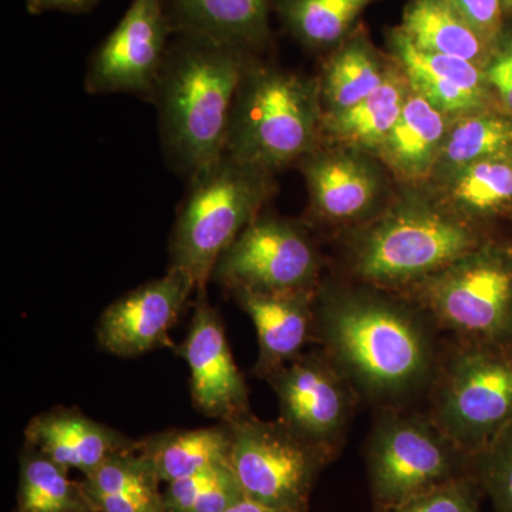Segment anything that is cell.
Segmentation results:
<instances>
[{
	"label": "cell",
	"mask_w": 512,
	"mask_h": 512,
	"mask_svg": "<svg viewBox=\"0 0 512 512\" xmlns=\"http://www.w3.org/2000/svg\"><path fill=\"white\" fill-rule=\"evenodd\" d=\"M247 52L180 33L154 92L167 157L188 180L220 160Z\"/></svg>",
	"instance_id": "cell-1"
},
{
	"label": "cell",
	"mask_w": 512,
	"mask_h": 512,
	"mask_svg": "<svg viewBox=\"0 0 512 512\" xmlns=\"http://www.w3.org/2000/svg\"><path fill=\"white\" fill-rule=\"evenodd\" d=\"M315 329L326 356L367 394L396 397L429 375L431 348L410 313L366 295L322 292Z\"/></svg>",
	"instance_id": "cell-2"
},
{
	"label": "cell",
	"mask_w": 512,
	"mask_h": 512,
	"mask_svg": "<svg viewBox=\"0 0 512 512\" xmlns=\"http://www.w3.org/2000/svg\"><path fill=\"white\" fill-rule=\"evenodd\" d=\"M322 116L318 84L248 62L229 114L225 154L268 173L278 170L312 153Z\"/></svg>",
	"instance_id": "cell-3"
},
{
	"label": "cell",
	"mask_w": 512,
	"mask_h": 512,
	"mask_svg": "<svg viewBox=\"0 0 512 512\" xmlns=\"http://www.w3.org/2000/svg\"><path fill=\"white\" fill-rule=\"evenodd\" d=\"M268 171L224 154L191 177L170 239V266L187 271L197 295H207L218 258L258 218Z\"/></svg>",
	"instance_id": "cell-4"
},
{
	"label": "cell",
	"mask_w": 512,
	"mask_h": 512,
	"mask_svg": "<svg viewBox=\"0 0 512 512\" xmlns=\"http://www.w3.org/2000/svg\"><path fill=\"white\" fill-rule=\"evenodd\" d=\"M366 461L375 512L473 474V460L439 427L417 417L380 420L370 437Z\"/></svg>",
	"instance_id": "cell-5"
},
{
	"label": "cell",
	"mask_w": 512,
	"mask_h": 512,
	"mask_svg": "<svg viewBox=\"0 0 512 512\" xmlns=\"http://www.w3.org/2000/svg\"><path fill=\"white\" fill-rule=\"evenodd\" d=\"M231 429V464L247 498L278 511L306 512L333 453L303 440L279 419L248 414Z\"/></svg>",
	"instance_id": "cell-6"
},
{
	"label": "cell",
	"mask_w": 512,
	"mask_h": 512,
	"mask_svg": "<svg viewBox=\"0 0 512 512\" xmlns=\"http://www.w3.org/2000/svg\"><path fill=\"white\" fill-rule=\"evenodd\" d=\"M473 232L446 214L426 207L404 208L376 225L357 249L356 271L377 284H403L473 254Z\"/></svg>",
	"instance_id": "cell-7"
},
{
	"label": "cell",
	"mask_w": 512,
	"mask_h": 512,
	"mask_svg": "<svg viewBox=\"0 0 512 512\" xmlns=\"http://www.w3.org/2000/svg\"><path fill=\"white\" fill-rule=\"evenodd\" d=\"M436 420L473 460L512 420V356L488 346L464 349L444 379Z\"/></svg>",
	"instance_id": "cell-8"
},
{
	"label": "cell",
	"mask_w": 512,
	"mask_h": 512,
	"mask_svg": "<svg viewBox=\"0 0 512 512\" xmlns=\"http://www.w3.org/2000/svg\"><path fill=\"white\" fill-rule=\"evenodd\" d=\"M318 252L301 228L278 218H255L218 258L211 282L227 291L289 293L315 288Z\"/></svg>",
	"instance_id": "cell-9"
},
{
	"label": "cell",
	"mask_w": 512,
	"mask_h": 512,
	"mask_svg": "<svg viewBox=\"0 0 512 512\" xmlns=\"http://www.w3.org/2000/svg\"><path fill=\"white\" fill-rule=\"evenodd\" d=\"M168 0H133L119 25L93 53L84 89L96 94H136L153 101L173 32Z\"/></svg>",
	"instance_id": "cell-10"
},
{
	"label": "cell",
	"mask_w": 512,
	"mask_h": 512,
	"mask_svg": "<svg viewBox=\"0 0 512 512\" xmlns=\"http://www.w3.org/2000/svg\"><path fill=\"white\" fill-rule=\"evenodd\" d=\"M427 305L447 328L485 342L512 328V269L488 255H467L430 282Z\"/></svg>",
	"instance_id": "cell-11"
},
{
	"label": "cell",
	"mask_w": 512,
	"mask_h": 512,
	"mask_svg": "<svg viewBox=\"0 0 512 512\" xmlns=\"http://www.w3.org/2000/svg\"><path fill=\"white\" fill-rule=\"evenodd\" d=\"M266 380L278 397L279 420L303 440L335 454L350 399L345 377L329 357L301 353Z\"/></svg>",
	"instance_id": "cell-12"
},
{
	"label": "cell",
	"mask_w": 512,
	"mask_h": 512,
	"mask_svg": "<svg viewBox=\"0 0 512 512\" xmlns=\"http://www.w3.org/2000/svg\"><path fill=\"white\" fill-rule=\"evenodd\" d=\"M192 293H197L194 278L184 269L168 266L161 278L120 296L101 313L96 330L100 348L123 359L170 348L171 329Z\"/></svg>",
	"instance_id": "cell-13"
},
{
	"label": "cell",
	"mask_w": 512,
	"mask_h": 512,
	"mask_svg": "<svg viewBox=\"0 0 512 512\" xmlns=\"http://www.w3.org/2000/svg\"><path fill=\"white\" fill-rule=\"evenodd\" d=\"M177 353L190 367L197 412L228 424L251 414L247 382L232 357L220 312L207 295H197L187 338Z\"/></svg>",
	"instance_id": "cell-14"
},
{
	"label": "cell",
	"mask_w": 512,
	"mask_h": 512,
	"mask_svg": "<svg viewBox=\"0 0 512 512\" xmlns=\"http://www.w3.org/2000/svg\"><path fill=\"white\" fill-rule=\"evenodd\" d=\"M25 439L60 466L80 471L83 477L110 457L137 447V440L92 419L77 407L64 406L33 417L26 426Z\"/></svg>",
	"instance_id": "cell-15"
},
{
	"label": "cell",
	"mask_w": 512,
	"mask_h": 512,
	"mask_svg": "<svg viewBox=\"0 0 512 512\" xmlns=\"http://www.w3.org/2000/svg\"><path fill=\"white\" fill-rule=\"evenodd\" d=\"M258 333L255 375L268 377L293 357L315 330V292L269 293L235 289L229 292Z\"/></svg>",
	"instance_id": "cell-16"
},
{
	"label": "cell",
	"mask_w": 512,
	"mask_h": 512,
	"mask_svg": "<svg viewBox=\"0 0 512 512\" xmlns=\"http://www.w3.org/2000/svg\"><path fill=\"white\" fill-rule=\"evenodd\" d=\"M413 93L443 114H463L484 103V76L480 66L460 57L426 52L413 45L400 30L393 36Z\"/></svg>",
	"instance_id": "cell-17"
},
{
	"label": "cell",
	"mask_w": 512,
	"mask_h": 512,
	"mask_svg": "<svg viewBox=\"0 0 512 512\" xmlns=\"http://www.w3.org/2000/svg\"><path fill=\"white\" fill-rule=\"evenodd\" d=\"M303 158L312 210L320 220L349 221L372 207L379 183L365 161L348 154L329 153H311Z\"/></svg>",
	"instance_id": "cell-18"
},
{
	"label": "cell",
	"mask_w": 512,
	"mask_h": 512,
	"mask_svg": "<svg viewBox=\"0 0 512 512\" xmlns=\"http://www.w3.org/2000/svg\"><path fill=\"white\" fill-rule=\"evenodd\" d=\"M269 0H168L178 33L247 50L268 36Z\"/></svg>",
	"instance_id": "cell-19"
},
{
	"label": "cell",
	"mask_w": 512,
	"mask_h": 512,
	"mask_svg": "<svg viewBox=\"0 0 512 512\" xmlns=\"http://www.w3.org/2000/svg\"><path fill=\"white\" fill-rule=\"evenodd\" d=\"M82 481L96 512H168L156 468L138 447L110 457Z\"/></svg>",
	"instance_id": "cell-20"
},
{
	"label": "cell",
	"mask_w": 512,
	"mask_h": 512,
	"mask_svg": "<svg viewBox=\"0 0 512 512\" xmlns=\"http://www.w3.org/2000/svg\"><path fill=\"white\" fill-rule=\"evenodd\" d=\"M137 446L156 468L161 483H173L208 468L231 464V424L160 431L137 440Z\"/></svg>",
	"instance_id": "cell-21"
},
{
	"label": "cell",
	"mask_w": 512,
	"mask_h": 512,
	"mask_svg": "<svg viewBox=\"0 0 512 512\" xmlns=\"http://www.w3.org/2000/svg\"><path fill=\"white\" fill-rule=\"evenodd\" d=\"M446 133L444 114L413 93L407 97L380 153L400 177L420 180L439 160Z\"/></svg>",
	"instance_id": "cell-22"
},
{
	"label": "cell",
	"mask_w": 512,
	"mask_h": 512,
	"mask_svg": "<svg viewBox=\"0 0 512 512\" xmlns=\"http://www.w3.org/2000/svg\"><path fill=\"white\" fill-rule=\"evenodd\" d=\"M400 32L421 50L476 64L487 45L451 0H412Z\"/></svg>",
	"instance_id": "cell-23"
},
{
	"label": "cell",
	"mask_w": 512,
	"mask_h": 512,
	"mask_svg": "<svg viewBox=\"0 0 512 512\" xmlns=\"http://www.w3.org/2000/svg\"><path fill=\"white\" fill-rule=\"evenodd\" d=\"M407 97L403 83L397 77L387 76L375 92L355 106L339 113H323L320 131L336 143L380 151Z\"/></svg>",
	"instance_id": "cell-24"
},
{
	"label": "cell",
	"mask_w": 512,
	"mask_h": 512,
	"mask_svg": "<svg viewBox=\"0 0 512 512\" xmlns=\"http://www.w3.org/2000/svg\"><path fill=\"white\" fill-rule=\"evenodd\" d=\"M18 512H96L83 481L25 443L19 456Z\"/></svg>",
	"instance_id": "cell-25"
},
{
	"label": "cell",
	"mask_w": 512,
	"mask_h": 512,
	"mask_svg": "<svg viewBox=\"0 0 512 512\" xmlns=\"http://www.w3.org/2000/svg\"><path fill=\"white\" fill-rule=\"evenodd\" d=\"M372 50L362 42L343 46L325 67L319 86L326 114L355 106L386 80Z\"/></svg>",
	"instance_id": "cell-26"
},
{
	"label": "cell",
	"mask_w": 512,
	"mask_h": 512,
	"mask_svg": "<svg viewBox=\"0 0 512 512\" xmlns=\"http://www.w3.org/2000/svg\"><path fill=\"white\" fill-rule=\"evenodd\" d=\"M370 0H279L286 25L305 45L325 47L348 33Z\"/></svg>",
	"instance_id": "cell-27"
},
{
	"label": "cell",
	"mask_w": 512,
	"mask_h": 512,
	"mask_svg": "<svg viewBox=\"0 0 512 512\" xmlns=\"http://www.w3.org/2000/svg\"><path fill=\"white\" fill-rule=\"evenodd\" d=\"M168 512H225L247 498L232 464L208 468L167 484Z\"/></svg>",
	"instance_id": "cell-28"
},
{
	"label": "cell",
	"mask_w": 512,
	"mask_h": 512,
	"mask_svg": "<svg viewBox=\"0 0 512 512\" xmlns=\"http://www.w3.org/2000/svg\"><path fill=\"white\" fill-rule=\"evenodd\" d=\"M512 146V123L493 116L464 117L447 131L440 158L448 167L467 165L494 157Z\"/></svg>",
	"instance_id": "cell-29"
},
{
	"label": "cell",
	"mask_w": 512,
	"mask_h": 512,
	"mask_svg": "<svg viewBox=\"0 0 512 512\" xmlns=\"http://www.w3.org/2000/svg\"><path fill=\"white\" fill-rule=\"evenodd\" d=\"M454 200L470 211L485 212L512 200V164L484 158L458 171Z\"/></svg>",
	"instance_id": "cell-30"
},
{
	"label": "cell",
	"mask_w": 512,
	"mask_h": 512,
	"mask_svg": "<svg viewBox=\"0 0 512 512\" xmlns=\"http://www.w3.org/2000/svg\"><path fill=\"white\" fill-rule=\"evenodd\" d=\"M473 474L494 512H512V420L473 458Z\"/></svg>",
	"instance_id": "cell-31"
},
{
	"label": "cell",
	"mask_w": 512,
	"mask_h": 512,
	"mask_svg": "<svg viewBox=\"0 0 512 512\" xmlns=\"http://www.w3.org/2000/svg\"><path fill=\"white\" fill-rule=\"evenodd\" d=\"M480 484L474 474L458 477L456 480L417 495L406 503L376 512H481Z\"/></svg>",
	"instance_id": "cell-32"
},
{
	"label": "cell",
	"mask_w": 512,
	"mask_h": 512,
	"mask_svg": "<svg viewBox=\"0 0 512 512\" xmlns=\"http://www.w3.org/2000/svg\"><path fill=\"white\" fill-rule=\"evenodd\" d=\"M454 6L470 25L476 29L478 35L483 37L485 42L493 40L500 29L501 23V0H451Z\"/></svg>",
	"instance_id": "cell-33"
},
{
	"label": "cell",
	"mask_w": 512,
	"mask_h": 512,
	"mask_svg": "<svg viewBox=\"0 0 512 512\" xmlns=\"http://www.w3.org/2000/svg\"><path fill=\"white\" fill-rule=\"evenodd\" d=\"M487 77L500 93L507 109L512 111V47L488 66Z\"/></svg>",
	"instance_id": "cell-34"
},
{
	"label": "cell",
	"mask_w": 512,
	"mask_h": 512,
	"mask_svg": "<svg viewBox=\"0 0 512 512\" xmlns=\"http://www.w3.org/2000/svg\"><path fill=\"white\" fill-rule=\"evenodd\" d=\"M99 2L101 0H26V9L32 15L47 12L83 13Z\"/></svg>",
	"instance_id": "cell-35"
},
{
	"label": "cell",
	"mask_w": 512,
	"mask_h": 512,
	"mask_svg": "<svg viewBox=\"0 0 512 512\" xmlns=\"http://www.w3.org/2000/svg\"><path fill=\"white\" fill-rule=\"evenodd\" d=\"M225 512H284L274 510V508L265 507V505L255 503V501L249 500V498H244V500L239 501L238 504H235L234 507L229 508V510Z\"/></svg>",
	"instance_id": "cell-36"
},
{
	"label": "cell",
	"mask_w": 512,
	"mask_h": 512,
	"mask_svg": "<svg viewBox=\"0 0 512 512\" xmlns=\"http://www.w3.org/2000/svg\"><path fill=\"white\" fill-rule=\"evenodd\" d=\"M501 3H503L504 8L512 9V0H501Z\"/></svg>",
	"instance_id": "cell-37"
}]
</instances>
